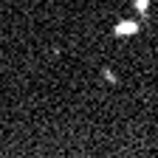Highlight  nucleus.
<instances>
[{
	"instance_id": "f257e3e1",
	"label": "nucleus",
	"mask_w": 158,
	"mask_h": 158,
	"mask_svg": "<svg viewBox=\"0 0 158 158\" xmlns=\"http://www.w3.org/2000/svg\"><path fill=\"white\" fill-rule=\"evenodd\" d=\"M116 31L118 34H130V31H138V26L135 23H122V26H116Z\"/></svg>"
}]
</instances>
